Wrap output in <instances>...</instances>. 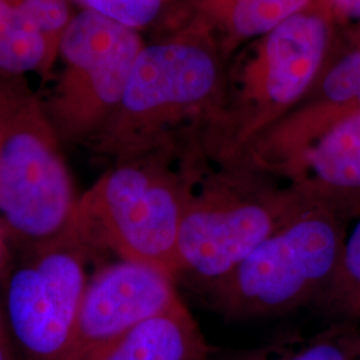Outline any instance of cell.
Segmentation results:
<instances>
[{
  "label": "cell",
  "instance_id": "1",
  "mask_svg": "<svg viewBox=\"0 0 360 360\" xmlns=\"http://www.w3.org/2000/svg\"><path fill=\"white\" fill-rule=\"evenodd\" d=\"M347 215L326 203L307 207L230 272L193 288L227 321L276 318L318 303L338 270Z\"/></svg>",
  "mask_w": 360,
  "mask_h": 360
},
{
  "label": "cell",
  "instance_id": "2",
  "mask_svg": "<svg viewBox=\"0 0 360 360\" xmlns=\"http://www.w3.org/2000/svg\"><path fill=\"white\" fill-rule=\"evenodd\" d=\"M162 147L116 160L79 196L72 227L90 250H108L176 279L180 224L195 179L168 167Z\"/></svg>",
  "mask_w": 360,
  "mask_h": 360
},
{
  "label": "cell",
  "instance_id": "3",
  "mask_svg": "<svg viewBox=\"0 0 360 360\" xmlns=\"http://www.w3.org/2000/svg\"><path fill=\"white\" fill-rule=\"evenodd\" d=\"M62 147L26 77L0 75V218L20 248L72 227L79 196Z\"/></svg>",
  "mask_w": 360,
  "mask_h": 360
},
{
  "label": "cell",
  "instance_id": "4",
  "mask_svg": "<svg viewBox=\"0 0 360 360\" xmlns=\"http://www.w3.org/2000/svg\"><path fill=\"white\" fill-rule=\"evenodd\" d=\"M315 203L294 183L279 187L245 168L193 184L178 238L179 276L193 287L217 281Z\"/></svg>",
  "mask_w": 360,
  "mask_h": 360
},
{
  "label": "cell",
  "instance_id": "5",
  "mask_svg": "<svg viewBox=\"0 0 360 360\" xmlns=\"http://www.w3.org/2000/svg\"><path fill=\"white\" fill-rule=\"evenodd\" d=\"M90 247L74 227L22 248L6 272L1 304L19 360H65L89 282Z\"/></svg>",
  "mask_w": 360,
  "mask_h": 360
},
{
  "label": "cell",
  "instance_id": "6",
  "mask_svg": "<svg viewBox=\"0 0 360 360\" xmlns=\"http://www.w3.org/2000/svg\"><path fill=\"white\" fill-rule=\"evenodd\" d=\"M217 65L186 41L144 46L122 102L91 144L116 160L162 147L168 127L206 103L215 90Z\"/></svg>",
  "mask_w": 360,
  "mask_h": 360
},
{
  "label": "cell",
  "instance_id": "7",
  "mask_svg": "<svg viewBox=\"0 0 360 360\" xmlns=\"http://www.w3.org/2000/svg\"><path fill=\"white\" fill-rule=\"evenodd\" d=\"M141 34L99 13H75L59 47L47 114L63 144L90 143L115 114L144 47Z\"/></svg>",
  "mask_w": 360,
  "mask_h": 360
},
{
  "label": "cell",
  "instance_id": "8",
  "mask_svg": "<svg viewBox=\"0 0 360 360\" xmlns=\"http://www.w3.org/2000/svg\"><path fill=\"white\" fill-rule=\"evenodd\" d=\"M176 279L138 262L110 263L86 285L65 360L95 359L138 324L180 300Z\"/></svg>",
  "mask_w": 360,
  "mask_h": 360
},
{
  "label": "cell",
  "instance_id": "9",
  "mask_svg": "<svg viewBox=\"0 0 360 360\" xmlns=\"http://www.w3.org/2000/svg\"><path fill=\"white\" fill-rule=\"evenodd\" d=\"M328 28L322 18L295 13L275 27L266 39L262 77L254 87L255 105L236 136L250 141L295 103L309 89L322 65Z\"/></svg>",
  "mask_w": 360,
  "mask_h": 360
},
{
  "label": "cell",
  "instance_id": "10",
  "mask_svg": "<svg viewBox=\"0 0 360 360\" xmlns=\"http://www.w3.org/2000/svg\"><path fill=\"white\" fill-rule=\"evenodd\" d=\"M283 172L316 203L352 212L360 200V111L324 129Z\"/></svg>",
  "mask_w": 360,
  "mask_h": 360
},
{
  "label": "cell",
  "instance_id": "11",
  "mask_svg": "<svg viewBox=\"0 0 360 360\" xmlns=\"http://www.w3.org/2000/svg\"><path fill=\"white\" fill-rule=\"evenodd\" d=\"M210 354L206 336L180 299L92 360H208Z\"/></svg>",
  "mask_w": 360,
  "mask_h": 360
},
{
  "label": "cell",
  "instance_id": "12",
  "mask_svg": "<svg viewBox=\"0 0 360 360\" xmlns=\"http://www.w3.org/2000/svg\"><path fill=\"white\" fill-rule=\"evenodd\" d=\"M50 75L47 43L38 26L13 0H0V75Z\"/></svg>",
  "mask_w": 360,
  "mask_h": 360
},
{
  "label": "cell",
  "instance_id": "13",
  "mask_svg": "<svg viewBox=\"0 0 360 360\" xmlns=\"http://www.w3.org/2000/svg\"><path fill=\"white\" fill-rule=\"evenodd\" d=\"M309 0H224L229 23L238 37L269 34L290 16L299 13Z\"/></svg>",
  "mask_w": 360,
  "mask_h": 360
},
{
  "label": "cell",
  "instance_id": "14",
  "mask_svg": "<svg viewBox=\"0 0 360 360\" xmlns=\"http://www.w3.org/2000/svg\"><path fill=\"white\" fill-rule=\"evenodd\" d=\"M318 303L343 314H360V220L346 236L342 257L328 290Z\"/></svg>",
  "mask_w": 360,
  "mask_h": 360
},
{
  "label": "cell",
  "instance_id": "15",
  "mask_svg": "<svg viewBox=\"0 0 360 360\" xmlns=\"http://www.w3.org/2000/svg\"><path fill=\"white\" fill-rule=\"evenodd\" d=\"M322 90L336 108L326 117L316 138L340 117L360 111V52L349 53L335 65L324 77Z\"/></svg>",
  "mask_w": 360,
  "mask_h": 360
},
{
  "label": "cell",
  "instance_id": "16",
  "mask_svg": "<svg viewBox=\"0 0 360 360\" xmlns=\"http://www.w3.org/2000/svg\"><path fill=\"white\" fill-rule=\"evenodd\" d=\"M82 10L99 13L123 26L139 31L159 18L163 0H71Z\"/></svg>",
  "mask_w": 360,
  "mask_h": 360
},
{
  "label": "cell",
  "instance_id": "17",
  "mask_svg": "<svg viewBox=\"0 0 360 360\" xmlns=\"http://www.w3.org/2000/svg\"><path fill=\"white\" fill-rule=\"evenodd\" d=\"M356 354L358 349L346 343L333 339H321L279 360H356Z\"/></svg>",
  "mask_w": 360,
  "mask_h": 360
},
{
  "label": "cell",
  "instance_id": "18",
  "mask_svg": "<svg viewBox=\"0 0 360 360\" xmlns=\"http://www.w3.org/2000/svg\"><path fill=\"white\" fill-rule=\"evenodd\" d=\"M335 10L343 15L360 18V0H330Z\"/></svg>",
  "mask_w": 360,
  "mask_h": 360
},
{
  "label": "cell",
  "instance_id": "19",
  "mask_svg": "<svg viewBox=\"0 0 360 360\" xmlns=\"http://www.w3.org/2000/svg\"><path fill=\"white\" fill-rule=\"evenodd\" d=\"M0 360H19L10 340H0Z\"/></svg>",
  "mask_w": 360,
  "mask_h": 360
},
{
  "label": "cell",
  "instance_id": "20",
  "mask_svg": "<svg viewBox=\"0 0 360 360\" xmlns=\"http://www.w3.org/2000/svg\"><path fill=\"white\" fill-rule=\"evenodd\" d=\"M0 340H10V333H8V326H7V321H6V315H4V309H3V304H1V299H0Z\"/></svg>",
  "mask_w": 360,
  "mask_h": 360
},
{
  "label": "cell",
  "instance_id": "21",
  "mask_svg": "<svg viewBox=\"0 0 360 360\" xmlns=\"http://www.w3.org/2000/svg\"><path fill=\"white\" fill-rule=\"evenodd\" d=\"M13 1L19 4V6H22V4H26L27 1H30V0H13Z\"/></svg>",
  "mask_w": 360,
  "mask_h": 360
}]
</instances>
